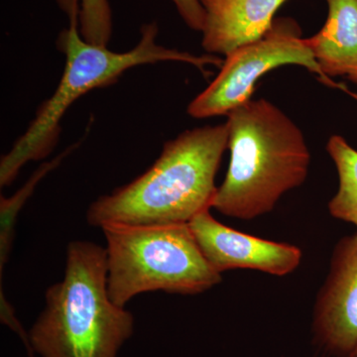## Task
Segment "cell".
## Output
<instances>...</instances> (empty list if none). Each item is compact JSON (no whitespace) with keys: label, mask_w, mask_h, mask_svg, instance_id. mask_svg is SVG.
Segmentation results:
<instances>
[{"label":"cell","mask_w":357,"mask_h":357,"mask_svg":"<svg viewBox=\"0 0 357 357\" xmlns=\"http://www.w3.org/2000/svg\"><path fill=\"white\" fill-rule=\"evenodd\" d=\"M175 4L178 14L195 31L202 32L204 29L206 13L199 0H171Z\"/></svg>","instance_id":"cell-14"},{"label":"cell","mask_w":357,"mask_h":357,"mask_svg":"<svg viewBox=\"0 0 357 357\" xmlns=\"http://www.w3.org/2000/svg\"><path fill=\"white\" fill-rule=\"evenodd\" d=\"M58 2L69 17V27L63 30L57 39L58 49L66 56L64 72L53 95L40 105L25 132L2 156L1 188L10 185L26 163L38 161L51 154L60 139V124L66 112L89 91L112 86L123 73L137 66L182 62L195 66L206 75L208 66L222 67L223 63L215 55H192L157 43V22L143 24L139 42L123 53L89 43L79 30V0Z\"/></svg>","instance_id":"cell-1"},{"label":"cell","mask_w":357,"mask_h":357,"mask_svg":"<svg viewBox=\"0 0 357 357\" xmlns=\"http://www.w3.org/2000/svg\"><path fill=\"white\" fill-rule=\"evenodd\" d=\"M287 0H199L206 13L202 46L211 55L229 56L258 41L273 25Z\"/></svg>","instance_id":"cell-9"},{"label":"cell","mask_w":357,"mask_h":357,"mask_svg":"<svg viewBox=\"0 0 357 357\" xmlns=\"http://www.w3.org/2000/svg\"><path fill=\"white\" fill-rule=\"evenodd\" d=\"M349 357H357V347L354 349V351L351 352V356Z\"/></svg>","instance_id":"cell-15"},{"label":"cell","mask_w":357,"mask_h":357,"mask_svg":"<svg viewBox=\"0 0 357 357\" xmlns=\"http://www.w3.org/2000/svg\"><path fill=\"white\" fill-rule=\"evenodd\" d=\"M134 317L110 300L105 248L68 245L64 278L47 289L45 307L30 330L39 357H119L132 337Z\"/></svg>","instance_id":"cell-4"},{"label":"cell","mask_w":357,"mask_h":357,"mask_svg":"<svg viewBox=\"0 0 357 357\" xmlns=\"http://www.w3.org/2000/svg\"><path fill=\"white\" fill-rule=\"evenodd\" d=\"M328 20L307 38L324 77H344L357 84V0H326Z\"/></svg>","instance_id":"cell-10"},{"label":"cell","mask_w":357,"mask_h":357,"mask_svg":"<svg viewBox=\"0 0 357 357\" xmlns=\"http://www.w3.org/2000/svg\"><path fill=\"white\" fill-rule=\"evenodd\" d=\"M227 148V122L192 128L167 141L146 172L89 206V225L189 223L213 206L215 176Z\"/></svg>","instance_id":"cell-2"},{"label":"cell","mask_w":357,"mask_h":357,"mask_svg":"<svg viewBox=\"0 0 357 357\" xmlns=\"http://www.w3.org/2000/svg\"><path fill=\"white\" fill-rule=\"evenodd\" d=\"M312 333L328 354L349 357L357 347V234L333 248L312 312Z\"/></svg>","instance_id":"cell-7"},{"label":"cell","mask_w":357,"mask_h":357,"mask_svg":"<svg viewBox=\"0 0 357 357\" xmlns=\"http://www.w3.org/2000/svg\"><path fill=\"white\" fill-rule=\"evenodd\" d=\"M326 150L338 175L337 192L328 203V211L332 217L351 223L357 230V151L340 135L330 138Z\"/></svg>","instance_id":"cell-11"},{"label":"cell","mask_w":357,"mask_h":357,"mask_svg":"<svg viewBox=\"0 0 357 357\" xmlns=\"http://www.w3.org/2000/svg\"><path fill=\"white\" fill-rule=\"evenodd\" d=\"M79 30L89 43L107 47L112 33L109 0H79Z\"/></svg>","instance_id":"cell-13"},{"label":"cell","mask_w":357,"mask_h":357,"mask_svg":"<svg viewBox=\"0 0 357 357\" xmlns=\"http://www.w3.org/2000/svg\"><path fill=\"white\" fill-rule=\"evenodd\" d=\"M227 115L230 162L211 208L255 220L306 181L311 154L301 129L269 100H248Z\"/></svg>","instance_id":"cell-3"},{"label":"cell","mask_w":357,"mask_h":357,"mask_svg":"<svg viewBox=\"0 0 357 357\" xmlns=\"http://www.w3.org/2000/svg\"><path fill=\"white\" fill-rule=\"evenodd\" d=\"M77 141L69 148L65 149L60 155L50 161L45 162L32 174L29 180L18 190L13 196L0 199V274L3 273V267L8 261L11 248L14 241V232H15L16 220L23 206L32 196L40 181L46 177L47 174L52 172L57 168L63 160L67 158L73 151L82 144V141Z\"/></svg>","instance_id":"cell-12"},{"label":"cell","mask_w":357,"mask_h":357,"mask_svg":"<svg viewBox=\"0 0 357 357\" xmlns=\"http://www.w3.org/2000/svg\"><path fill=\"white\" fill-rule=\"evenodd\" d=\"M285 65L302 66L324 77L299 24L281 17L261 39L227 56L220 74L192 100L188 114L197 119L227 115L251 100L263 75Z\"/></svg>","instance_id":"cell-6"},{"label":"cell","mask_w":357,"mask_h":357,"mask_svg":"<svg viewBox=\"0 0 357 357\" xmlns=\"http://www.w3.org/2000/svg\"><path fill=\"white\" fill-rule=\"evenodd\" d=\"M210 211L199 213L189 225L204 257L218 273L251 269L282 277L300 266L303 252L298 246L243 234L218 222Z\"/></svg>","instance_id":"cell-8"},{"label":"cell","mask_w":357,"mask_h":357,"mask_svg":"<svg viewBox=\"0 0 357 357\" xmlns=\"http://www.w3.org/2000/svg\"><path fill=\"white\" fill-rule=\"evenodd\" d=\"M100 229L107 241V291L117 306L152 291L198 295L222 282L189 223H107Z\"/></svg>","instance_id":"cell-5"}]
</instances>
